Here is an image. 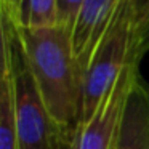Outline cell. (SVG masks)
<instances>
[{"label":"cell","mask_w":149,"mask_h":149,"mask_svg":"<svg viewBox=\"0 0 149 149\" xmlns=\"http://www.w3.org/2000/svg\"><path fill=\"white\" fill-rule=\"evenodd\" d=\"M13 29L2 16V69H0V149H18L15 80L11 64Z\"/></svg>","instance_id":"obj_6"},{"label":"cell","mask_w":149,"mask_h":149,"mask_svg":"<svg viewBox=\"0 0 149 149\" xmlns=\"http://www.w3.org/2000/svg\"><path fill=\"white\" fill-rule=\"evenodd\" d=\"M11 21L16 26L29 27V29L58 26L56 0H21L16 18Z\"/></svg>","instance_id":"obj_8"},{"label":"cell","mask_w":149,"mask_h":149,"mask_svg":"<svg viewBox=\"0 0 149 149\" xmlns=\"http://www.w3.org/2000/svg\"><path fill=\"white\" fill-rule=\"evenodd\" d=\"M11 64L15 80L18 149H61L64 144H69L71 139L63 135V132L56 127L43 103V98L31 74V69L19 50L15 29Z\"/></svg>","instance_id":"obj_3"},{"label":"cell","mask_w":149,"mask_h":149,"mask_svg":"<svg viewBox=\"0 0 149 149\" xmlns=\"http://www.w3.org/2000/svg\"><path fill=\"white\" fill-rule=\"evenodd\" d=\"M138 74L139 63H130L93 116L79 127L74 149H116L127 98Z\"/></svg>","instance_id":"obj_4"},{"label":"cell","mask_w":149,"mask_h":149,"mask_svg":"<svg viewBox=\"0 0 149 149\" xmlns=\"http://www.w3.org/2000/svg\"><path fill=\"white\" fill-rule=\"evenodd\" d=\"M148 149H149V143H148Z\"/></svg>","instance_id":"obj_13"},{"label":"cell","mask_w":149,"mask_h":149,"mask_svg":"<svg viewBox=\"0 0 149 149\" xmlns=\"http://www.w3.org/2000/svg\"><path fill=\"white\" fill-rule=\"evenodd\" d=\"M8 21L53 122L74 141L82 120L84 71L72 48L71 31L63 26L29 29Z\"/></svg>","instance_id":"obj_1"},{"label":"cell","mask_w":149,"mask_h":149,"mask_svg":"<svg viewBox=\"0 0 149 149\" xmlns=\"http://www.w3.org/2000/svg\"><path fill=\"white\" fill-rule=\"evenodd\" d=\"M119 0H84L71 32L72 48L85 71L95 48L107 31Z\"/></svg>","instance_id":"obj_5"},{"label":"cell","mask_w":149,"mask_h":149,"mask_svg":"<svg viewBox=\"0 0 149 149\" xmlns=\"http://www.w3.org/2000/svg\"><path fill=\"white\" fill-rule=\"evenodd\" d=\"M136 16L130 0H119L107 31L95 48L84 71V103L82 120L85 123L109 95L117 79L122 75L135 56Z\"/></svg>","instance_id":"obj_2"},{"label":"cell","mask_w":149,"mask_h":149,"mask_svg":"<svg viewBox=\"0 0 149 149\" xmlns=\"http://www.w3.org/2000/svg\"><path fill=\"white\" fill-rule=\"evenodd\" d=\"M135 10V16H136V27L149 16V0H130Z\"/></svg>","instance_id":"obj_11"},{"label":"cell","mask_w":149,"mask_h":149,"mask_svg":"<svg viewBox=\"0 0 149 149\" xmlns=\"http://www.w3.org/2000/svg\"><path fill=\"white\" fill-rule=\"evenodd\" d=\"M21 0H0V8H2V15H5L10 19H15L18 13V7H19Z\"/></svg>","instance_id":"obj_12"},{"label":"cell","mask_w":149,"mask_h":149,"mask_svg":"<svg viewBox=\"0 0 149 149\" xmlns=\"http://www.w3.org/2000/svg\"><path fill=\"white\" fill-rule=\"evenodd\" d=\"M84 0H56V7H58V26L66 27L68 31L72 32L75 18L79 15Z\"/></svg>","instance_id":"obj_9"},{"label":"cell","mask_w":149,"mask_h":149,"mask_svg":"<svg viewBox=\"0 0 149 149\" xmlns=\"http://www.w3.org/2000/svg\"><path fill=\"white\" fill-rule=\"evenodd\" d=\"M149 52V16L136 27V39H135V56L141 63L143 56Z\"/></svg>","instance_id":"obj_10"},{"label":"cell","mask_w":149,"mask_h":149,"mask_svg":"<svg viewBox=\"0 0 149 149\" xmlns=\"http://www.w3.org/2000/svg\"><path fill=\"white\" fill-rule=\"evenodd\" d=\"M149 143V85L136 75L125 104L116 149H148Z\"/></svg>","instance_id":"obj_7"}]
</instances>
